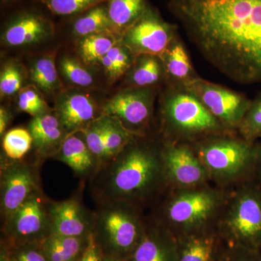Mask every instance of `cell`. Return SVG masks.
<instances>
[{
	"instance_id": "18",
	"label": "cell",
	"mask_w": 261,
	"mask_h": 261,
	"mask_svg": "<svg viewBox=\"0 0 261 261\" xmlns=\"http://www.w3.org/2000/svg\"><path fill=\"white\" fill-rule=\"evenodd\" d=\"M33 139L36 155L44 161L53 158L68 134L56 113L47 112L34 117L28 128Z\"/></svg>"
},
{
	"instance_id": "34",
	"label": "cell",
	"mask_w": 261,
	"mask_h": 261,
	"mask_svg": "<svg viewBox=\"0 0 261 261\" xmlns=\"http://www.w3.org/2000/svg\"><path fill=\"white\" fill-rule=\"evenodd\" d=\"M18 107L20 111L28 113L33 118L49 112L45 100L32 87H27L19 92Z\"/></svg>"
},
{
	"instance_id": "7",
	"label": "cell",
	"mask_w": 261,
	"mask_h": 261,
	"mask_svg": "<svg viewBox=\"0 0 261 261\" xmlns=\"http://www.w3.org/2000/svg\"><path fill=\"white\" fill-rule=\"evenodd\" d=\"M163 140L194 143L209 136L233 132L225 128L193 94H173L162 108Z\"/></svg>"
},
{
	"instance_id": "11",
	"label": "cell",
	"mask_w": 261,
	"mask_h": 261,
	"mask_svg": "<svg viewBox=\"0 0 261 261\" xmlns=\"http://www.w3.org/2000/svg\"><path fill=\"white\" fill-rule=\"evenodd\" d=\"M161 148L170 188H193L212 184L191 143L162 140Z\"/></svg>"
},
{
	"instance_id": "8",
	"label": "cell",
	"mask_w": 261,
	"mask_h": 261,
	"mask_svg": "<svg viewBox=\"0 0 261 261\" xmlns=\"http://www.w3.org/2000/svg\"><path fill=\"white\" fill-rule=\"evenodd\" d=\"M51 199L42 188L29 196L20 207L2 221L3 240L9 245L41 243L51 233L49 206Z\"/></svg>"
},
{
	"instance_id": "1",
	"label": "cell",
	"mask_w": 261,
	"mask_h": 261,
	"mask_svg": "<svg viewBox=\"0 0 261 261\" xmlns=\"http://www.w3.org/2000/svg\"><path fill=\"white\" fill-rule=\"evenodd\" d=\"M207 61L240 84L261 83V0H172Z\"/></svg>"
},
{
	"instance_id": "32",
	"label": "cell",
	"mask_w": 261,
	"mask_h": 261,
	"mask_svg": "<svg viewBox=\"0 0 261 261\" xmlns=\"http://www.w3.org/2000/svg\"><path fill=\"white\" fill-rule=\"evenodd\" d=\"M244 140L255 142L261 137V96L252 102L251 106L238 129Z\"/></svg>"
},
{
	"instance_id": "31",
	"label": "cell",
	"mask_w": 261,
	"mask_h": 261,
	"mask_svg": "<svg viewBox=\"0 0 261 261\" xmlns=\"http://www.w3.org/2000/svg\"><path fill=\"white\" fill-rule=\"evenodd\" d=\"M107 128L108 117L102 116L80 132L91 152L97 159L99 166L104 161L105 138Z\"/></svg>"
},
{
	"instance_id": "30",
	"label": "cell",
	"mask_w": 261,
	"mask_h": 261,
	"mask_svg": "<svg viewBox=\"0 0 261 261\" xmlns=\"http://www.w3.org/2000/svg\"><path fill=\"white\" fill-rule=\"evenodd\" d=\"M32 147V135L25 128H13L3 137V152L8 159L15 161L23 159Z\"/></svg>"
},
{
	"instance_id": "20",
	"label": "cell",
	"mask_w": 261,
	"mask_h": 261,
	"mask_svg": "<svg viewBox=\"0 0 261 261\" xmlns=\"http://www.w3.org/2000/svg\"><path fill=\"white\" fill-rule=\"evenodd\" d=\"M53 159L65 163L84 179H90L99 168L97 159L81 132L68 135Z\"/></svg>"
},
{
	"instance_id": "28",
	"label": "cell",
	"mask_w": 261,
	"mask_h": 261,
	"mask_svg": "<svg viewBox=\"0 0 261 261\" xmlns=\"http://www.w3.org/2000/svg\"><path fill=\"white\" fill-rule=\"evenodd\" d=\"M107 117L108 128L105 138V156L102 163L119 153L137 136H140L127 130L115 118Z\"/></svg>"
},
{
	"instance_id": "39",
	"label": "cell",
	"mask_w": 261,
	"mask_h": 261,
	"mask_svg": "<svg viewBox=\"0 0 261 261\" xmlns=\"http://www.w3.org/2000/svg\"><path fill=\"white\" fill-rule=\"evenodd\" d=\"M228 248L232 261H261V252L259 250L233 247Z\"/></svg>"
},
{
	"instance_id": "38",
	"label": "cell",
	"mask_w": 261,
	"mask_h": 261,
	"mask_svg": "<svg viewBox=\"0 0 261 261\" xmlns=\"http://www.w3.org/2000/svg\"><path fill=\"white\" fill-rule=\"evenodd\" d=\"M103 259L104 255L94 240L93 234L91 233L80 261H103Z\"/></svg>"
},
{
	"instance_id": "13",
	"label": "cell",
	"mask_w": 261,
	"mask_h": 261,
	"mask_svg": "<svg viewBox=\"0 0 261 261\" xmlns=\"http://www.w3.org/2000/svg\"><path fill=\"white\" fill-rule=\"evenodd\" d=\"M174 29L149 10L124 32L123 43L136 56H162L173 42Z\"/></svg>"
},
{
	"instance_id": "6",
	"label": "cell",
	"mask_w": 261,
	"mask_h": 261,
	"mask_svg": "<svg viewBox=\"0 0 261 261\" xmlns=\"http://www.w3.org/2000/svg\"><path fill=\"white\" fill-rule=\"evenodd\" d=\"M92 234L104 257L125 261L140 243L147 225L145 211L123 202L97 205Z\"/></svg>"
},
{
	"instance_id": "40",
	"label": "cell",
	"mask_w": 261,
	"mask_h": 261,
	"mask_svg": "<svg viewBox=\"0 0 261 261\" xmlns=\"http://www.w3.org/2000/svg\"><path fill=\"white\" fill-rule=\"evenodd\" d=\"M10 120H11V115L9 111L4 107H2L0 109V135L1 137L5 135L7 128L9 125Z\"/></svg>"
},
{
	"instance_id": "35",
	"label": "cell",
	"mask_w": 261,
	"mask_h": 261,
	"mask_svg": "<svg viewBox=\"0 0 261 261\" xmlns=\"http://www.w3.org/2000/svg\"><path fill=\"white\" fill-rule=\"evenodd\" d=\"M102 0H46L48 8L56 15H68L94 8Z\"/></svg>"
},
{
	"instance_id": "5",
	"label": "cell",
	"mask_w": 261,
	"mask_h": 261,
	"mask_svg": "<svg viewBox=\"0 0 261 261\" xmlns=\"http://www.w3.org/2000/svg\"><path fill=\"white\" fill-rule=\"evenodd\" d=\"M216 228L228 247L261 250V185L254 178L229 188Z\"/></svg>"
},
{
	"instance_id": "3",
	"label": "cell",
	"mask_w": 261,
	"mask_h": 261,
	"mask_svg": "<svg viewBox=\"0 0 261 261\" xmlns=\"http://www.w3.org/2000/svg\"><path fill=\"white\" fill-rule=\"evenodd\" d=\"M229 189L213 184L193 188H170L148 216L176 238L216 228Z\"/></svg>"
},
{
	"instance_id": "24",
	"label": "cell",
	"mask_w": 261,
	"mask_h": 261,
	"mask_svg": "<svg viewBox=\"0 0 261 261\" xmlns=\"http://www.w3.org/2000/svg\"><path fill=\"white\" fill-rule=\"evenodd\" d=\"M158 56L141 55L137 56L129 76L133 87L147 88L157 83L162 75L163 66Z\"/></svg>"
},
{
	"instance_id": "21",
	"label": "cell",
	"mask_w": 261,
	"mask_h": 261,
	"mask_svg": "<svg viewBox=\"0 0 261 261\" xmlns=\"http://www.w3.org/2000/svg\"><path fill=\"white\" fill-rule=\"evenodd\" d=\"M89 238L51 233L39 245L48 261H80Z\"/></svg>"
},
{
	"instance_id": "14",
	"label": "cell",
	"mask_w": 261,
	"mask_h": 261,
	"mask_svg": "<svg viewBox=\"0 0 261 261\" xmlns=\"http://www.w3.org/2000/svg\"><path fill=\"white\" fill-rule=\"evenodd\" d=\"M49 211L51 233L85 238L92 233L94 211H89L78 199L51 200Z\"/></svg>"
},
{
	"instance_id": "25",
	"label": "cell",
	"mask_w": 261,
	"mask_h": 261,
	"mask_svg": "<svg viewBox=\"0 0 261 261\" xmlns=\"http://www.w3.org/2000/svg\"><path fill=\"white\" fill-rule=\"evenodd\" d=\"M113 28L108 9L94 7L85 15L75 20L73 32L79 37H85L99 33L109 32Z\"/></svg>"
},
{
	"instance_id": "42",
	"label": "cell",
	"mask_w": 261,
	"mask_h": 261,
	"mask_svg": "<svg viewBox=\"0 0 261 261\" xmlns=\"http://www.w3.org/2000/svg\"><path fill=\"white\" fill-rule=\"evenodd\" d=\"M252 178L256 180V181L261 185V152L260 157H259L258 161H257L255 174H254L253 178Z\"/></svg>"
},
{
	"instance_id": "43",
	"label": "cell",
	"mask_w": 261,
	"mask_h": 261,
	"mask_svg": "<svg viewBox=\"0 0 261 261\" xmlns=\"http://www.w3.org/2000/svg\"><path fill=\"white\" fill-rule=\"evenodd\" d=\"M218 261H232L231 260V255H230L229 248L228 247L226 249V251L223 254L222 256L220 257V259Z\"/></svg>"
},
{
	"instance_id": "27",
	"label": "cell",
	"mask_w": 261,
	"mask_h": 261,
	"mask_svg": "<svg viewBox=\"0 0 261 261\" xmlns=\"http://www.w3.org/2000/svg\"><path fill=\"white\" fill-rule=\"evenodd\" d=\"M108 33H99L83 37L80 44V53L84 61L88 63L101 62L108 51L116 45V39Z\"/></svg>"
},
{
	"instance_id": "16",
	"label": "cell",
	"mask_w": 261,
	"mask_h": 261,
	"mask_svg": "<svg viewBox=\"0 0 261 261\" xmlns=\"http://www.w3.org/2000/svg\"><path fill=\"white\" fill-rule=\"evenodd\" d=\"M56 113L67 133L71 135L102 116V110L89 94L71 92L59 99Z\"/></svg>"
},
{
	"instance_id": "37",
	"label": "cell",
	"mask_w": 261,
	"mask_h": 261,
	"mask_svg": "<svg viewBox=\"0 0 261 261\" xmlns=\"http://www.w3.org/2000/svg\"><path fill=\"white\" fill-rule=\"evenodd\" d=\"M39 243L8 245L11 261H48L42 253Z\"/></svg>"
},
{
	"instance_id": "2",
	"label": "cell",
	"mask_w": 261,
	"mask_h": 261,
	"mask_svg": "<svg viewBox=\"0 0 261 261\" xmlns=\"http://www.w3.org/2000/svg\"><path fill=\"white\" fill-rule=\"evenodd\" d=\"M137 136L119 153L99 166L89 180L97 205L123 202L145 211L169 190L162 158L161 141Z\"/></svg>"
},
{
	"instance_id": "12",
	"label": "cell",
	"mask_w": 261,
	"mask_h": 261,
	"mask_svg": "<svg viewBox=\"0 0 261 261\" xmlns=\"http://www.w3.org/2000/svg\"><path fill=\"white\" fill-rule=\"evenodd\" d=\"M153 92L147 88L126 89L115 95L102 107V116L120 122L135 135H147L153 113Z\"/></svg>"
},
{
	"instance_id": "17",
	"label": "cell",
	"mask_w": 261,
	"mask_h": 261,
	"mask_svg": "<svg viewBox=\"0 0 261 261\" xmlns=\"http://www.w3.org/2000/svg\"><path fill=\"white\" fill-rule=\"evenodd\" d=\"M176 239L177 261H218L228 247L216 228Z\"/></svg>"
},
{
	"instance_id": "36",
	"label": "cell",
	"mask_w": 261,
	"mask_h": 261,
	"mask_svg": "<svg viewBox=\"0 0 261 261\" xmlns=\"http://www.w3.org/2000/svg\"><path fill=\"white\" fill-rule=\"evenodd\" d=\"M23 79L21 71L14 64L5 65L0 76L2 97L13 95L21 89Z\"/></svg>"
},
{
	"instance_id": "19",
	"label": "cell",
	"mask_w": 261,
	"mask_h": 261,
	"mask_svg": "<svg viewBox=\"0 0 261 261\" xmlns=\"http://www.w3.org/2000/svg\"><path fill=\"white\" fill-rule=\"evenodd\" d=\"M50 22L40 15L25 13L15 18L5 29L3 40L10 47H24L37 44L49 37Z\"/></svg>"
},
{
	"instance_id": "23",
	"label": "cell",
	"mask_w": 261,
	"mask_h": 261,
	"mask_svg": "<svg viewBox=\"0 0 261 261\" xmlns=\"http://www.w3.org/2000/svg\"><path fill=\"white\" fill-rule=\"evenodd\" d=\"M145 10L144 0H110L108 12L113 27L125 32Z\"/></svg>"
},
{
	"instance_id": "15",
	"label": "cell",
	"mask_w": 261,
	"mask_h": 261,
	"mask_svg": "<svg viewBox=\"0 0 261 261\" xmlns=\"http://www.w3.org/2000/svg\"><path fill=\"white\" fill-rule=\"evenodd\" d=\"M125 261H177L176 239L148 216L142 240Z\"/></svg>"
},
{
	"instance_id": "44",
	"label": "cell",
	"mask_w": 261,
	"mask_h": 261,
	"mask_svg": "<svg viewBox=\"0 0 261 261\" xmlns=\"http://www.w3.org/2000/svg\"><path fill=\"white\" fill-rule=\"evenodd\" d=\"M103 261H118L115 260V259L111 258V257H104V259H103Z\"/></svg>"
},
{
	"instance_id": "10",
	"label": "cell",
	"mask_w": 261,
	"mask_h": 261,
	"mask_svg": "<svg viewBox=\"0 0 261 261\" xmlns=\"http://www.w3.org/2000/svg\"><path fill=\"white\" fill-rule=\"evenodd\" d=\"M185 90L195 96L228 130H238L252 101L207 81L196 78L184 85Z\"/></svg>"
},
{
	"instance_id": "26",
	"label": "cell",
	"mask_w": 261,
	"mask_h": 261,
	"mask_svg": "<svg viewBox=\"0 0 261 261\" xmlns=\"http://www.w3.org/2000/svg\"><path fill=\"white\" fill-rule=\"evenodd\" d=\"M30 77L38 88L47 94L54 93L61 85L54 58L51 56L42 57L34 62Z\"/></svg>"
},
{
	"instance_id": "22",
	"label": "cell",
	"mask_w": 261,
	"mask_h": 261,
	"mask_svg": "<svg viewBox=\"0 0 261 261\" xmlns=\"http://www.w3.org/2000/svg\"><path fill=\"white\" fill-rule=\"evenodd\" d=\"M161 57L166 73L173 80L185 85L187 82L197 78L186 49L178 41L172 42Z\"/></svg>"
},
{
	"instance_id": "4",
	"label": "cell",
	"mask_w": 261,
	"mask_h": 261,
	"mask_svg": "<svg viewBox=\"0 0 261 261\" xmlns=\"http://www.w3.org/2000/svg\"><path fill=\"white\" fill-rule=\"evenodd\" d=\"M192 145L213 185L229 189L253 178L261 144L226 132L209 136Z\"/></svg>"
},
{
	"instance_id": "33",
	"label": "cell",
	"mask_w": 261,
	"mask_h": 261,
	"mask_svg": "<svg viewBox=\"0 0 261 261\" xmlns=\"http://www.w3.org/2000/svg\"><path fill=\"white\" fill-rule=\"evenodd\" d=\"M60 65L62 73L70 83L82 87H89L94 83L92 73L73 58L65 57Z\"/></svg>"
},
{
	"instance_id": "9",
	"label": "cell",
	"mask_w": 261,
	"mask_h": 261,
	"mask_svg": "<svg viewBox=\"0 0 261 261\" xmlns=\"http://www.w3.org/2000/svg\"><path fill=\"white\" fill-rule=\"evenodd\" d=\"M42 159L36 155L29 161L11 160L1 155L0 163V211L2 221L13 214L33 192L42 188L40 169Z\"/></svg>"
},
{
	"instance_id": "29",
	"label": "cell",
	"mask_w": 261,
	"mask_h": 261,
	"mask_svg": "<svg viewBox=\"0 0 261 261\" xmlns=\"http://www.w3.org/2000/svg\"><path fill=\"white\" fill-rule=\"evenodd\" d=\"M135 55L124 44H116L103 58L102 63L105 72L110 79L116 80L129 69Z\"/></svg>"
},
{
	"instance_id": "41",
	"label": "cell",
	"mask_w": 261,
	"mask_h": 261,
	"mask_svg": "<svg viewBox=\"0 0 261 261\" xmlns=\"http://www.w3.org/2000/svg\"><path fill=\"white\" fill-rule=\"evenodd\" d=\"M0 261H11L9 247L3 239H2L0 245Z\"/></svg>"
}]
</instances>
